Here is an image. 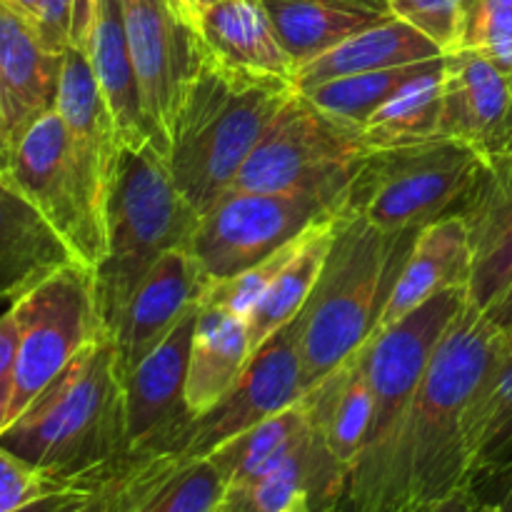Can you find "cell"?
Returning <instances> with one entry per match:
<instances>
[{
    "label": "cell",
    "instance_id": "2",
    "mask_svg": "<svg viewBox=\"0 0 512 512\" xmlns=\"http://www.w3.org/2000/svg\"><path fill=\"white\" fill-rule=\"evenodd\" d=\"M0 445L40 473L78 488H103L133 463L125 438V390L110 335L68 368L0 433Z\"/></svg>",
    "mask_w": 512,
    "mask_h": 512
},
{
    "label": "cell",
    "instance_id": "11",
    "mask_svg": "<svg viewBox=\"0 0 512 512\" xmlns=\"http://www.w3.org/2000/svg\"><path fill=\"white\" fill-rule=\"evenodd\" d=\"M465 305L468 288L443 290L365 343L373 388V420L360 458L375 453L395 433L433 360L435 348Z\"/></svg>",
    "mask_w": 512,
    "mask_h": 512
},
{
    "label": "cell",
    "instance_id": "9",
    "mask_svg": "<svg viewBox=\"0 0 512 512\" xmlns=\"http://www.w3.org/2000/svg\"><path fill=\"white\" fill-rule=\"evenodd\" d=\"M10 310L18 320V358L8 425L68 368L80 350L108 335L95 300V273L83 263L55 270L15 300Z\"/></svg>",
    "mask_w": 512,
    "mask_h": 512
},
{
    "label": "cell",
    "instance_id": "28",
    "mask_svg": "<svg viewBox=\"0 0 512 512\" xmlns=\"http://www.w3.org/2000/svg\"><path fill=\"white\" fill-rule=\"evenodd\" d=\"M440 55L443 53L438 45L430 43L420 30H415L405 20L393 18L343 40L328 53L300 65L295 85L298 90H308L328 80L345 78V75L400 68V65L440 58Z\"/></svg>",
    "mask_w": 512,
    "mask_h": 512
},
{
    "label": "cell",
    "instance_id": "48",
    "mask_svg": "<svg viewBox=\"0 0 512 512\" xmlns=\"http://www.w3.org/2000/svg\"><path fill=\"white\" fill-rule=\"evenodd\" d=\"M8 165H10V153H8V150H5L3 140H0V175H3L5 170H8Z\"/></svg>",
    "mask_w": 512,
    "mask_h": 512
},
{
    "label": "cell",
    "instance_id": "47",
    "mask_svg": "<svg viewBox=\"0 0 512 512\" xmlns=\"http://www.w3.org/2000/svg\"><path fill=\"white\" fill-rule=\"evenodd\" d=\"M280 512H318V510L313 508V503H310L308 495H300V498H295L288 508H283Z\"/></svg>",
    "mask_w": 512,
    "mask_h": 512
},
{
    "label": "cell",
    "instance_id": "4",
    "mask_svg": "<svg viewBox=\"0 0 512 512\" xmlns=\"http://www.w3.org/2000/svg\"><path fill=\"white\" fill-rule=\"evenodd\" d=\"M198 223L200 213L180 193L168 155L153 143L140 148L120 145L105 198L108 255L93 270L105 333H113L158 260L173 250L190 248Z\"/></svg>",
    "mask_w": 512,
    "mask_h": 512
},
{
    "label": "cell",
    "instance_id": "24",
    "mask_svg": "<svg viewBox=\"0 0 512 512\" xmlns=\"http://www.w3.org/2000/svg\"><path fill=\"white\" fill-rule=\"evenodd\" d=\"M318 438L338 463L353 470L368 440L373 420V388L368 373V345L350 355L315 388L303 395Z\"/></svg>",
    "mask_w": 512,
    "mask_h": 512
},
{
    "label": "cell",
    "instance_id": "30",
    "mask_svg": "<svg viewBox=\"0 0 512 512\" xmlns=\"http://www.w3.org/2000/svg\"><path fill=\"white\" fill-rule=\"evenodd\" d=\"M443 70L445 55L430 60L425 70L400 85L363 125L368 150L403 148L440 138L443 115Z\"/></svg>",
    "mask_w": 512,
    "mask_h": 512
},
{
    "label": "cell",
    "instance_id": "49",
    "mask_svg": "<svg viewBox=\"0 0 512 512\" xmlns=\"http://www.w3.org/2000/svg\"><path fill=\"white\" fill-rule=\"evenodd\" d=\"M473 512H500V510H498V503H478Z\"/></svg>",
    "mask_w": 512,
    "mask_h": 512
},
{
    "label": "cell",
    "instance_id": "42",
    "mask_svg": "<svg viewBox=\"0 0 512 512\" xmlns=\"http://www.w3.org/2000/svg\"><path fill=\"white\" fill-rule=\"evenodd\" d=\"M485 315H488V318L493 320V323L498 325L503 333H510L512 330V285L505 290L503 298H500L493 308L485 310Z\"/></svg>",
    "mask_w": 512,
    "mask_h": 512
},
{
    "label": "cell",
    "instance_id": "7",
    "mask_svg": "<svg viewBox=\"0 0 512 512\" xmlns=\"http://www.w3.org/2000/svg\"><path fill=\"white\" fill-rule=\"evenodd\" d=\"M368 153L360 128L323 113L298 90L275 115L230 190L318 198L343 210Z\"/></svg>",
    "mask_w": 512,
    "mask_h": 512
},
{
    "label": "cell",
    "instance_id": "37",
    "mask_svg": "<svg viewBox=\"0 0 512 512\" xmlns=\"http://www.w3.org/2000/svg\"><path fill=\"white\" fill-rule=\"evenodd\" d=\"M463 48L480 50L512 73V0H470Z\"/></svg>",
    "mask_w": 512,
    "mask_h": 512
},
{
    "label": "cell",
    "instance_id": "17",
    "mask_svg": "<svg viewBox=\"0 0 512 512\" xmlns=\"http://www.w3.org/2000/svg\"><path fill=\"white\" fill-rule=\"evenodd\" d=\"M63 55L33 25L0 5V140L13 155L30 128L55 110Z\"/></svg>",
    "mask_w": 512,
    "mask_h": 512
},
{
    "label": "cell",
    "instance_id": "6",
    "mask_svg": "<svg viewBox=\"0 0 512 512\" xmlns=\"http://www.w3.org/2000/svg\"><path fill=\"white\" fill-rule=\"evenodd\" d=\"M485 165L473 148L448 138L370 150L350 183L343 208L363 215L388 235L418 233L458 213Z\"/></svg>",
    "mask_w": 512,
    "mask_h": 512
},
{
    "label": "cell",
    "instance_id": "46",
    "mask_svg": "<svg viewBox=\"0 0 512 512\" xmlns=\"http://www.w3.org/2000/svg\"><path fill=\"white\" fill-rule=\"evenodd\" d=\"M503 475H508V485H505V493H503V498H500L498 510L500 512H512V465L508 470H505Z\"/></svg>",
    "mask_w": 512,
    "mask_h": 512
},
{
    "label": "cell",
    "instance_id": "45",
    "mask_svg": "<svg viewBox=\"0 0 512 512\" xmlns=\"http://www.w3.org/2000/svg\"><path fill=\"white\" fill-rule=\"evenodd\" d=\"M0 5L13 10V13H18L20 18L28 20L30 25H35V20H38L40 15V8H43V0H0Z\"/></svg>",
    "mask_w": 512,
    "mask_h": 512
},
{
    "label": "cell",
    "instance_id": "25",
    "mask_svg": "<svg viewBox=\"0 0 512 512\" xmlns=\"http://www.w3.org/2000/svg\"><path fill=\"white\" fill-rule=\"evenodd\" d=\"M198 33L220 63L295 83L298 65L280 43L263 0H218L200 18Z\"/></svg>",
    "mask_w": 512,
    "mask_h": 512
},
{
    "label": "cell",
    "instance_id": "29",
    "mask_svg": "<svg viewBox=\"0 0 512 512\" xmlns=\"http://www.w3.org/2000/svg\"><path fill=\"white\" fill-rule=\"evenodd\" d=\"M335 218L315 223L313 228L300 233L290 258L275 273V278L265 288L263 298L258 300L253 313L248 315L253 353L270 335H275L283 325L298 318L300 310L305 308L315 283H318L325 258H328L330 243H333L335 235Z\"/></svg>",
    "mask_w": 512,
    "mask_h": 512
},
{
    "label": "cell",
    "instance_id": "39",
    "mask_svg": "<svg viewBox=\"0 0 512 512\" xmlns=\"http://www.w3.org/2000/svg\"><path fill=\"white\" fill-rule=\"evenodd\" d=\"M70 488H78V485H65L50 475L40 473L38 468L28 465L0 445V512H13L33 503V500Z\"/></svg>",
    "mask_w": 512,
    "mask_h": 512
},
{
    "label": "cell",
    "instance_id": "22",
    "mask_svg": "<svg viewBox=\"0 0 512 512\" xmlns=\"http://www.w3.org/2000/svg\"><path fill=\"white\" fill-rule=\"evenodd\" d=\"M78 263L53 225L0 175V305H13L55 270Z\"/></svg>",
    "mask_w": 512,
    "mask_h": 512
},
{
    "label": "cell",
    "instance_id": "44",
    "mask_svg": "<svg viewBox=\"0 0 512 512\" xmlns=\"http://www.w3.org/2000/svg\"><path fill=\"white\" fill-rule=\"evenodd\" d=\"M170 3H173V8L178 10V13L183 15V18L188 20V23H193L195 28H198L200 18H203V15H205V10L213 8V5L218 3V0H170Z\"/></svg>",
    "mask_w": 512,
    "mask_h": 512
},
{
    "label": "cell",
    "instance_id": "26",
    "mask_svg": "<svg viewBox=\"0 0 512 512\" xmlns=\"http://www.w3.org/2000/svg\"><path fill=\"white\" fill-rule=\"evenodd\" d=\"M263 5L298 68L343 40L395 18L390 0H263Z\"/></svg>",
    "mask_w": 512,
    "mask_h": 512
},
{
    "label": "cell",
    "instance_id": "14",
    "mask_svg": "<svg viewBox=\"0 0 512 512\" xmlns=\"http://www.w3.org/2000/svg\"><path fill=\"white\" fill-rule=\"evenodd\" d=\"M198 310H190L168 338L125 375V438L133 458L178 453L180 435L193 420L185 405V378Z\"/></svg>",
    "mask_w": 512,
    "mask_h": 512
},
{
    "label": "cell",
    "instance_id": "51",
    "mask_svg": "<svg viewBox=\"0 0 512 512\" xmlns=\"http://www.w3.org/2000/svg\"><path fill=\"white\" fill-rule=\"evenodd\" d=\"M330 512H335V510H330Z\"/></svg>",
    "mask_w": 512,
    "mask_h": 512
},
{
    "label": "cell",
    "instance_id": "43",
    "mask_svg": "<svg viewBox=\"0 0 512 512\" xmlns=\"http://www.w3.org/2000/svg\"><path fill=\"white\" fill-rule=\"evenodd\" d=\"M475 505H478V495H475V488H468L450 495L448 500H443L438 508L430 512H473Z\"/></svg>",
    "mask_w": 512,
    "mask_h": 512
},
{
    "label": "cell",
    "instance_id": "23",
    "mask_svg": "<svg viewBox=\"0 0 512 512\" xmlns=\"http://www.w3.org/2000/svg\"><path fill=\"white\" fill-rule=\"evenodd\" d=\"M55 113L63 120L75 160L108 193L118 163L120 138L85 50L68 48L63 53Z\"/></svg>",
    "mask_w": 512,
    "mask_h": 512
},
{
    "label": "cell",
    "instance_id": "5",
    "mask_svg": "<svg viewBox=\"0 0 512 512\" xmlns=\"http://www.w3.org/2000/svg\"><path fill=\"white\" fill-rule=\"evenodd\" d=\"M408 235L413 233H383L353 210L338 213L328 258L300 310L298 353L305 393L370 340L403 260L398 248Z\"/></svg>",
    "mask_w": 512,
    "mask_h": 512
},
{
    "label": "cell",
    "instance_id": "16",
    "mask_svg": "<svg viewBox=\"0 0 512 512\" xmlns=\"http://www.w3.org/2000/svg\"><path fill=\"white\" fill-rule=\"evenodd\" d=\"M210 283L193 250H173L158 260L145 275L140 288L130 298L128 308L120 315L118 325L110 333L118 358L120 378L150 353L158 343L168 338L170 330L190 313L203 305Z\"/></svg>",
    "mask_w": 512,
    "mask_h": 512
},
{
    "label": "cell",
    "instance_id": "13",
    "mask_svg": "<svg viewBox=\"0 0 512 512\" xmlns=\"http://www.w3.org/2000/svg\"><path fill=\"white\" fill-rule=\"evenodd\" d=\"M130 58L138 75L145 110L163 140L170 143L175 113L185 90L208 58L198 28L170 0H120Z\"/></svg>",
    "mask_w": 512,
    "mask_h": 512
},
{
    "label": "cell",
    "instance_id": "19",
    "mask_svg": "<svg viewBox=\"0 0 512 512\" xmlns=\"http://www.w3.org/2000/svg\"><path fill=\"white\" fill-rule=\"evenodd\" d=\"M470 270L473 253L463 215H445L420 228L400 260L398 275L380 308L373 335L383 333L443 290L468 288Z\"/></svg>",
    "mask_w": 512,
    "mask_h": 512
},
{
    "label": "cell",
    "instance_id": "1",
    "mask_svg": "<svg viewBox=\"0 0 512 512\" xmlns=\"http://www.w3.org/2000/svg\"><path fill=\"white\" fill-rule=\"evenodd\" d=\"M508 333L465 305L443 340L395 433L353 465L335 512H430L475 488L468 413Z\"/></svg>",
    "mask_w": 512,
    "mask_h": 512
},
{
    "label": "cell",
    "instance_id": "20",
    "mask_svg": "<svg viewBox=\"0 0 512 512\" xmlns=\"http://www.w3.org/2000/svg\"><path fill=\"white\" fill-rule=\"evenodd\" d=\"M83 50L115 120L120 145L140 148L145 143H153L168 155L158 130L150 123L143 95H140L120 0H95L93 20H90Z\"/></svg>",
    "mask_w": 512,
    "mask_h": 512
},
{
    "label": "cell",
    "instance_id": "31",
    "mask_svg": "<svg viewBox=\"0 0 512 512\" xmlns=\"http://www.w3.org/2000/svg\"><path fill=\"white\" fill-rule=\"evenodd\" d=\"M468 443L475 485L512 465V330L498 363L480 385L468 413Z\"/></svg>",
    "mask_w": 512,
    "mask_h": 512
},
{
    "label": "cell",
    "instance_id": "12",
    "mask_svg": "<svg viewBox=\"0 0 512 512\" xmlns=\"http://www.w3.org/2000/svg\"><path fill=\"white\" fill-rule=\"evenodd\" d=\"M300 315L270 335L253 353L238 383L208 413L190 420L178 443L185 460L208 458L210 453L238 438L263 420L300 403L305 395L300 380Z\"/></svg>",
    "mask_w": 512,
    "mask_h": 512
},
{
    "label": "cell",
    "instance_id": "41",
    "mask_svg": "<svg viewBox=\"0 0 512 512\" xmlns=\"http://www.w3.org/2000/svg\"><path fill=\"white\" fill-rule=\"evenodd\" d=\"M100 488H70V490H60V493L45 495V498L33 500V503L23 505V508L13 510V512H70L78 505H83L85 500L93 498Z\"/></svg>",
    "mask_w": 512,
    "mask_h": 512
},
{
    "label": "cell",
    "instance_id": "33",
    "mask_svg": "<svg viewBox=\"0 0 512 512\" xmlns=\"http://www.w3.org/2000/svg\"><path fill=\"white\" fill-rule=\"evenodd\" d=\"M435 60V58H433ZM430 60L413 65H400V68L388 70H370V73L358 75H345V78L328 80V83L313 85L308 90H300L315 108L323 113L333 115V118L343 120V123L360 125L395 93L403 83L425 70Z\"/></svg>",
    "mask_w": 512,
    "mask_h": 512
},
{
    "label": "cell",
    "instance_id": "21",
    "mask_svg": "<svg viewBox=\"0 0 512 512\" xmlns=\"http://www.w3.org/2000/svg\"><path fill=\"white\" fill-rule=\"evenodd\" d=\"M350 470L330 455L310 425V433L275 468L243 488H233L223 505L230 512H280L308 495L318 512H330L348 490Z\"/></svg>",
    "mask_w": 512,
    "mask_h": 512
},
{
    "label": "cell",
    "instance_id": "50",
    "mask_svg": "<svg viewBox=\"0 0 512 512\" xmlns=\"http://www.w3.org/2000/svg\"><path fill=\"white\" fill-rule=\"evenodd\" d=\"M215 512H230V510H228V508H225V505H223V503H220V508H218V510H215Z\"/></svg>",
    "mask_w": 512,
    "mask_h": 512
},
{
    "label": "cell",
    "instance_id": "8",
    "mask_svg": "<svg viewBox=\"0 0 512 512\" xmlns=\"http://www.w3.org/2000/svg\"><path fill=\"white\" fill-rule=\"evenodd\" d=\"M3 175L53 225L78 263L93 270L103 263L108 255V193L75 160L55 110L25 133Z\"/></svg>",
    "mask_w": 512,
    "mask_h": 512
},
{
    "label": "cell",
    "instance_id": "32",
    "mask_svg": "<svg viewBox=\"0 0 512 512\" xmlns=\"http://www.w3.org/2000/svg\"><path fill=\"white\" fill-rule=\"evenodd\" d=\"M308 433V408H305V400H300L293 408L263 420L255 428L240 433L238 438L220 445L208 458H213L215 465L223 470L230 490L243 488L275 468Z\"/></svg>",
    "mask_w": 512,
    "mask_h": 512
},
{
    "label": "cell",
    "instance_id": "27",
    "mask_svg": "<svg viewBox=\"0 0 512 512\" xmlns=\"http://www.w3.org/2000/svg\"><path fill=\"white\" fill-rule=\"evenodd\" d=\"M253 358L248 320L223 308L200 305L190 343L185 405L190 415L208 413L238 383Z\"/></svg>",
    "mask_w": 512,
    "mask_h": 512
},
{
    "label": "cell",
    "instance_id": "36",
    "mask_svg": "<svg viewBox=\"0 0 512 512\" xmlns=\"http://www.w3.org/2000/svg\"><path fill=\"white\" fill-rule=\"evenodd\" d=\"M395 18L405 20L448 55L463 48L470 0H390Z\"/></svg>",
    "mask_w": 512,
    "mask_h": 512
},
{
    "label": "cell",
    "instance_id": "18",
    "mask_svg": "<svg viewBox=\"0 0 512 512\" xmlns=\"http://www.w3.org/2000/svg\"><path fill=\"white\" fill-rule=\"evenodd\" d=\"M458 215L473 253L468 303L485 313L512 285V153L485 165Z\"/></svg>",
    "mask_w": 512,
    "mask_h": 512
},
{
    "label": "cell",
    "instance_id": "40",
    "mask_svg": "<svg viewBox=\"0 0 512 512\" xmlns=\"http://www.w3.org/2000/svg\"><path fill=\"white\" fill-rule=\"evenodd\" d=\"M15 358H18V320L13 310L0 313V433L8 425L15 393Z\"/></svg>",
    "mask_w": 512,
    "mask_h": 512
},
{
    "label": "cell",
    "instance_id": "10",
    "mask_svg": "<svg viewBox=\"0 0 512 512\" xmlns=\"http://www.w3.org/2000/svg\"><path fill=\"white\" fill-rule=\"evenodd\" d=\"M338 213L340 208L318 198L228 190L200 215L190 250L210 280H225Z\"/></svg>",
    "mask_w": 512,
    "mask_h": 512
},
{
    "label": "cell",
    "instance_id": "34",
    "mask_svg": "<svg viewBox=\"0 0 512 512\" xmlns=\"http://www.w3.org/2000/svg\"><path fill=\"white\" fill-rule=\"evenodd\" d=\"M228 490V478L213 458L183 460L140 512H215Z\"/></svg>",
    "mask_w": 512,
    "mask_h": 512
},
{
    "label": "cell",
    "instance_id": "15",
    "mask_svg": "<svg viewBox=\"0 0 512 512\" xmlns=\"http://www.w3.org/2000/svg\"><path fill=\"white\" fill-rule=\"evenodd\" d=\"M440 138L473 148L485 163L512 153V73L473 48L445 55Z\"/></svg>",
    "mask_w": 512,
    "mask_h": 512
},
{
    "label": "cell",
    "instance_id": "3",
    "mask_svg": "<svg viewBox=\"0 0 512 512\" xmlns=\"http://www.w3.org/2000/svg\"><path fill=\"white\" fill-rule=\"evenodd\" d=\"M298 85L230 68L208 53L170 128L168 165L200 215L233 188L245 160Z\"/></svg>",
    "mask_w": 512,
    "mask_h": 512
},
{
    "label": "cell",
    "instance_id": "38",
    "mask_svg": "<svg viewBox=\"0 0 512 512\" xmlns=\"http://www.w3.org/2000/svg\"><path fill=\"white\" fill-rule=\"evenodd\" d=\"M95 0H43L35 33L53 53L63 55L68 48H85Z\"/></svg>",
    "mask_w": 512,
    "mask_h": 512
},
{
    "label": "cell",
    "instance_id": "35",
    "mask_svg": "<svg viewBox=\"0 0 512 512\" xmlns=\"http://www.w3.org/2000/svg\"><path fill=\"white\" fill-rule=\"evenodd\" d=\"M178 453H150L135 458L110 478L93 498L70 512H140L158 485L183 463Z\"/></svg>",
    "mask_w": 512,
    "mask_h": 512
}]
</instances>
